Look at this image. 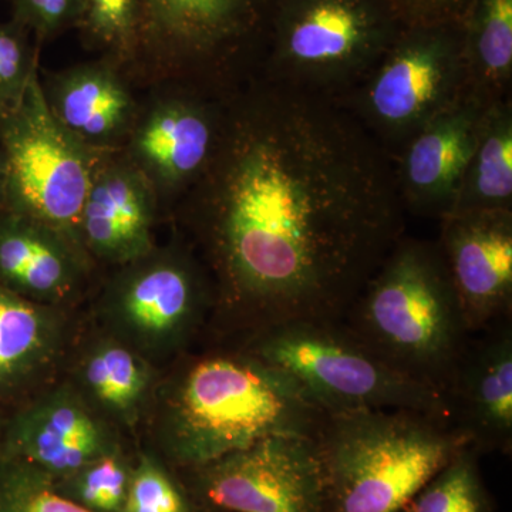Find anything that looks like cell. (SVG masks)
<instances>
[{"instance_id": "6da1fadb", "label": "cell", "mask_w": 512, "mask_h": 512, "mask_svg": "<svg viewBox=\"0 0 512 512\" xmlns=\"http://www.w3.org/2000/svg\"><path fill=\"white\" fill-rule=\"evenodd\" d=\"M225 315L249 338L345 319L406 235L393 161L339 101L259 79L200 181Z\"/></svg>"}, {"instance_id": "7a4b0ae2", "label": "cell", "mask_w": 512, "mask_h": 512, "mask_svg": "<svg viewBox=\"0 0 512 512\" xmlns=\"http://www.w3.org/2000/svg\"><path fill=\"white\" fill-rule=\"evenodd\" d=\"M343 323L387 363L444 397L470 342L436 242L406 235L367 281Z\"/></svg>"}, {"instance_id": "3957f363", "label": "cell", "mask_w": 512, "mask_h": 512, "mask_svg": "<svg viewBox=\"0 0 512 512\" xmlns=\"http://www.w3.org/2000/svg\"><path fill=\"white\" fill-rule=\"evenodd\" d=\"M173 399L174 453L194 468L266 437H315L326 414L291 376L244 349L194 360Z\"/></svg>"}, {"instance_id": "277c9868", "label": "cell", "mask_w": 512, "mask_h": 512, "mask_svg": "<svg viewBox=\"0 0 512 512\" xmlns=\"http://www.w3.org/2000/svg\"><path fill=\"white\" fill-rule=\"evenodd\" d=\"M315 441L325 512H399L470 446L447 419L414 410L326 413Z\"/></svg>"}, {"instance_id": "5b68a950", "label": "cell", "mask_w": 512, "mask_h": 512, "mask_svg": "<svg viewBox=\"0 0 512 512\" xmlns=\"http://www.w3.org/2000/svg\"><path fill=\"white\" fill-rule=\"evenodd\" d=\"M404 28L386 0H279L262 79L340 101Z\"/></svg>"}, {"instance_id": "8992f818", "label": "cell", "mask_w": 512, "mask_h": 512, "mask_svg": "<svg viewBox=\"0 0 512 512\" xmlns=\"http://www.w3.org/2000/svg\"><path fill=\"white\" fill-rule=\"evenodd\" d=\"M244 350L291 376L325 413L414 410L448 420L443 394L387 363L343 320L282 323Z\"/></svg>"}, {"instance_id": "52a82bcc", "label": "cell", "mask_w": 512, "mask_h": 512, "mask_svg": "<svg viewBox=\"0 0 512 512\" xmlns=\"http://www.w3.org/2000/svg\"><path fill=\"white\" fill-rule=\"evenodd\" d=\"M467 94L461 22L404 26L342 103L390 158Z\"/></svg>"}, {"instance_id": "ba28073f", "label": "cell", "mask_w": 512, "mask_h": 512, "mask_svg": "<svg viewBox=\"0 0 512 512\" xmlns=\"http://www.w3.org/2000/svg\"><path fill=\"white\" fill-rule=\"evenodd\" d=\"M6 181L23 217L66 239L80 232L93 167L86 144L57 121L37 72L15 110L0 116Z\"/></svg>"}, {"instance_id": "9c48e42d", "label": "cell", "mask_w": 512, "mask_h": 512, "mask_svg": "<svg viewBox=\"0 0 512 512\" xmlns=\"http://www.w3.org/2000/svg\"><path fill=\"white\" fill-rule=\"evenodd\" d=\"M279 0H141L138 50L192 72L258 66Z\"/></svg>"}, {"instance_id": "30bf717a", "label": "cell", "mask_w": 512, "mask_h": 512, "mask_svg": "<svg viewBox=\"0 0 512 512\" xmlns=\"http://www.w3.org/2000/svg\"><path fill=\"white\" fill-rule=\"evenodd\" d=\"M197 470L202 497L217 510L325 512L315 437H266Z\"/></svg>"}, {"instance_id": "8fae6325", "label": "cell", "mask_w": 512, "mask_h": 512, "mask_svg": "<svg viewBox=\"0 0 512 512\" xmlns=\"http://www.w3.org/2000/svg\"><path fill=\"white\" fill-rule=\"evenodd\" d=\"M436 244L470 335L511 319L512 211L448 214Z\"/></svg>"}, {"instance_id": "7c38bea8", "label": "cell", "mask_w": 512, "mask_h": 512, "mask_svg": "<svg viewBox=\"0 0 512 512\" xmlns=\"http://www.w3.org/2000/svg\"><path fill=\"white\" fill-rule=\"evenodd\" d=\"M488 106L464 94L400 148L393 168L404 211L439 221L450 214Z\"/></svg>"}, {"instance_id": "4fadbf2b", "label": "cell", "mask_w": 512, "mask_h": 512, "mask_svg": "<svg viewBox=\"0 0 512 512\" xmlns=\"http://www.w3.org/2000/svg\"><path fill=\"white\" fill-rule=\"evenodd\" d=\"M470 340L446 392L448 421L478 453L511 454V319Z\"/></svg>"}, {"instance_id": "5bb4252c", "label": "cell", "mask_w": 512, "mask_h": 512, "mask_svg": "<svg viewBox=\"0 0 512 512\" xmlns=\"http://www.w3.org/2000/svg\"><path fill=\"white\" fill-rule=\"evenodd\" d=\"M198 99L158 107L134 138L141 165L167 187L200 183L214 161L228 114Z\"/></svg>"}, {"instance_id": "9a60e30c", "label": "cell", "mask_w": 512, "mask_h": 512, "mask_svg": "<svg viewBox=\"0 0 512 512\" xmlns=\"http://www.w3.org/2000/svg\"><path fill=\"white\" fill-rule=\"evenodd\" d=\"M151 215L147 178L133 168L116 165L93 175L80 232L104 258L134 261L150 251Z\"/></svg>"}, {"instance_id": "2e32d148", "label": "cell", "mask_w": 512, "mask_h": 512, "mask_svg": "<svg viewBox=\"0 0 512 512\" xmlns=\"http://www.w3.org/2000/svg\"><path fill=\"white\" fill-rule=\"evenodd\" d=\"M207 302L202 276L185 261L167 259L138 269L121 291V315L148 338L183 335Z\"/></svg>"}, {"instance_id": "e0dca14e", "label": "cell", "mask_w": 512, "mask_h": 512, "mask_svg": "<svg viewBox=\"0 0 512 512\" xmlns=\"http://www.w3.org/2000/svg\"><path fill=\"white\" fill-rule=\"evenodd\" d=\"M57 121L83 144L106 143L126 127L133 101L106 64H86L60 74L45 92Z\"/></svg>"}, {"instance_id": "ac0fdd59", "label": "cell", "mask_w": 512, "mask_h": 512, "mask_svg": "<svg viewBox=\"0 0 512 512\" xmlns=\"http://www.w3.org/2000/svg\"><path fill=\"white\" fill-rule=\"evenodd\" d=\"M461 25L467 93L485 104L512 99V0H473Z\"/></svg>"}, {"instance_id": "d6986e66", "label": "cell", "mask_w": 512, "mask_h": 512, "mask_svg": "<svg viewBox=\"0 0 512 512\" xmlns=\"http://www.w3.org/2000/svg\"><path fill=\"white\" fill-rule=\"evenodd\" d=\"M26 454L46 470H79L100 458L103 434L82 404L56 396L26 417L20 430Z\"/></svg>"}, {"instance_id": "ffe728a7", "label": "cell", "mask_w": 512, "mask_h": 512, "mask_svg": "<svg viewBox=\"0 0 512 512\" xmlns=\"http://www.w3.org/2000/svg\"><path fill=\"white\" fill-rule=\"evenodd\" d=\"M483 211H512V99L485 110L450 214Z\"/></svg>"}, {"instance_id": "44dd1931", "label": "cell", "mask_w": 512, "mask_h": 512, "mask_svg": "<svg viewBox=\"0 0 512 512\" xmlns=\"http://www.w3.org/2000/svg\"><path fill=\"white\" fill-rule=\"evenodd\" d=\"M62 235L23 217L0 231V274L40 296L70 288L74 265Z\"/></svg>"}, {"instance_id": "7402d4cb", "label": "cell", "mask_w": 512, "mask_h": 512, "mask_svg": "<svg viewBox=\"0 0 512 512\" xmlns=\"http://www.w3.org/2000/svg\"><path fill=\"white\" fill-rule=\"evenodd\" d=\"M478 454L464 447L399 512H493Z\"/></svg>"}, {"instance_id": "603a6c76", "label": "cell", "mask_w": 512, "mask_h": 512, "mask_svg": "<svg viewBox=\"0 0 512 512\" xmlns=\"http://www.w3.org/2000/svg\"><path fill=\"white\" fill-rule=\"evenodd\" d=\"M49 346V323L28 302L0 292V382L26 369Z\"/></svg>"}, {"instance_id": "cb8c5ba5", "label": "cell", "mask_w": 512, "mask_h": 512, "mask_svg": "<svg viewBox=\"0 0 512 512\" xmlns=\"http://www.w3.org/2000/svg\"><path fill=\"white\" fill-rule=\"evenodd\" d=\"M89 45L117 56L138 50L141 0H80L76 26Z\"/></svg>"}, {"instance_id": "d4e9b609", "label": "cell", "mask_w": 512, "mask_h": 512, "mask_svg": "<svg viewBox=\"0 0 512 512\" xmlns=\"http://www.w3.org/2000/svg\"><path fill=\"white\" fill-rule=\"evenodd\" d=\"M86 380L101 402L117 410H130L146 389L140 362L120 346L94 353L87 362Z\"/></svg>"}, {"instance_id": "484cf974", "label": "cell", "mask_w": 512, "mask_h": 512, "mask_svg": "<svg viewBox=\"0 0 512 512\" xmlns=\"http://www.w3.org/2000/svg\"><path fill=\"white\" fill-rule=\"evenodd\" d=\"M29 32L16 20L0 25V116L19 106L36 73Z\"/></svg>"}, {"instance_id": "4316f807", "label": "cell", "mask_w": 512, "mask_h": 512, "mask_svg": "<svg viewBox=\"0 0 512 512\" xmlns=\"http://www.w3.org/2000/svg\"><path fill=\"white\" fill-rule=\"evenodd\" d=\"M123 512H190L183 495L163 471L144 461L127 490Z\"/></svg>"}, {"instance_id": "83f0119b", "label": "cell", "mask_w": 512, "mask_h": 512, "mask_svg": "<svg viewBox=\"0 0 512 512\" xmlns=\"http://www.w3.org/2000/svg\"><path fill=\"white\" fill-rule=\"evenodd\" d=\"M80 494L90 510H123L127 497L126 471L114 457L97 458L84 473Z\"/></svg>"}, {"instance_id": "f1b7e54d", "label": "cell", "mask_w": 512, "mask_h": 512, "mask_svg": "<svg viewBox=\"0 0 512 512\" xmlns=\"http://www.w3.org/2000/svg\"><path fill=\"white\" fill-rule=\"evenodd\" d=\"M0 512H93L73 503L32 474L13 478L0 495Z\"/></svg>"}, {"instance_id": "f546056e", "label": "cell", "mask_w": 512, "mask_h": 512, "mask_svg": "<svg viewBox=\"0 0 512 512\" xmlns=\"http://www.w3.org/2000/svg\"><path fill=\"white\" fill-rule=\"evenodd\" d=\"M13 3L16 22L35 32L39 39H50L74 28L79 18L80 0H13Z\"/></svg>"}, {"instance_id": "4dcf8cb0", "label": "cell", "mask_w": 512, "mask_h": 512, "mask_svg": "<svg viewBox=\"0 0 512 512\" xmlns=\"http://www.w3.org/2000/svg\"><path fill=\"white\" fill-rule=\"evenodd\" d=\"M404 26L463 22L473 0H386Z\"/></svg>"}]
</instances>
